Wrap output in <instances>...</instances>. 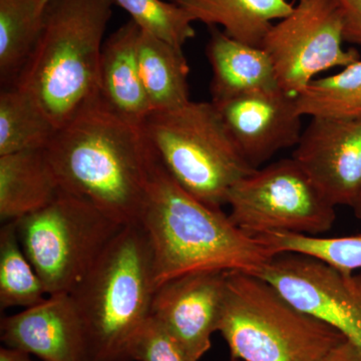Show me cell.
<instances>
[{
    "label": "cell",
    "mask_w": 361,
    "mask_h": 361,
    "mask_svg": "<svg viewBox=\"0 0 361 361\" xmlns=\"http://www.w3.org/2000/svg\"><path fill=\"white\" fill-rule=\"evenodd\" d=\"M137 224L153 251L156 289L169 280L200 271L259 274L276 255L264 240L242 231L221 209L186 191L157 154Z\"/></svg>",
    "instance_id": "7a4b0ae2"
},
{
    "label": "cell",
    "mask_w": 361,
    "mask_h": 361,
    "mask_svg": "<svg viewBox=\"0 0 361 361\" xmlns=\"http://www.w3.org/2000/svg\"><path fill=\"white\" fill-rule=\"evenodd\" d=\"M44 283L18 239L16 221L0 230V308H28L47 298Z\"/></svg>",
    "instance_id": "603a6c76"
},
{
    "label": "cell",
    "mask_w": 361,
    "mask_h": 361,
    "mask_svg": "<svg viewBox=\"0 0 361 361\" xmlns=\"http://www.w3.org/2000/svg\"><path fill=\"white\" fill-rule=\"evenodd\" d=\"M44 8L39 0H0V75L14 82L39 42Z\"/></svg>",
    "instance_id": "44dd1931"
},
{
    "label": "cell",
    "mask_w": 361,
    "mask_h": 361,
    "mask_svg": "<svg viewBox=\"0 0 361 361\" xmlns=\"http://www.w3.org/2000/svg\"><path fill=\"white\" fill-rule=\"evenodd\" d=\"M257 275L361 348V271L344 272L304 254L279 253Z\"/></svg>",
    "instance_id": "30bf717a"
},
{
    "label": "cell",
    "mask_w": 361,
    "mask_h": 361,
    "mask_svg": "<svg viewBox=\"0 0 361 361\" xmlns=\"http://www.w3.org/2000/svg\"><path fill=\"white\" fill-rule=\"evenodd\" d=\"M39 1L40 4H42V7H44V8L45 4H47V2H49V0H39Z\"/></svg>",
    "instance_id": "f546056e"
},
{
    "label": "cell",
    "mask_w": 361,
    "mask_h": 361,
    "mask_svg": "<svg viewBox=\"0 0 361 361\" xmlns=\"http://www.w3.org/2000/svg\"><path fill=\"white\" fill-rule=\"evenodd\" d=\"M210 30L206 54L212 68V103L281 90L274 66L264 49L233 39L217 26H211Z\"/></svg>",
    "instance_id": "2e32d148"
},
{
    "label": "cell",
    "mask_w": 361,
    "mask_h": 361,
    "mask_svg": "<svg viewBox=\"0 0 361 361\" xmlns=\"http://www.w3.org/2000/svg\"><path fill=\"white\" fill-rule=\"evenodd\" d=\"M214 104L252 168H260L278 152L300 141L302 116L295 96L283 90L253 92Z\"/></svg>",
    "instance_id": "4fadbf2b"
},
{
    "label": "cell",
    "mask_w": 361,
    "mask_h": 361,
    "mask_svg": "<svg viewBox=\"0 0 361 361\" xmlns=\"http://www.w3.org/2000/svg\"><path fill=\"white\" fill-rule=\"evenodd\" d=\"M141 28L130 20L111 33L102 49L99 61V97L114 113L141 126L152 113L145 92L137 59Z\"/></svg>",
    "instance_id": "9a60e30c"
},
{
    "label": "cell",
    "mask_w": 361,
    "mask_h": 361,
    "mask_svg": "<svg viewBox=\"0 0 361 361\" xmlns=\"http://www.w3.org/2000/svg\"><path fill=\"white\" fill-rule=\"evenodd\" d=\"M1 341L42 361H94L84 325L68 293L42 302L0 322Z\"/></svg>",
    "instance_id": "5bb4252c"
},
{
    "label": "cell",
    "mask_w": 361,
    "mask_h": 361,
    "mask_svg": "<svg viewBox=\"0 0 361 361\" xmlns=\"http://www.w3.org/2000/svg\"><path fill=\"white\" fill-rule=\"evenodd\" d=\"M63 192L47 149H30L0 156L2 223L37 212Z\"/></svg>",
    "instance_id": "e0dca14e"
},
{
    "label": "cell",
    "mask_w": 361,
    "mask_h": 361,
    "mask_svg": "<svg viewBox=\"0 0 361 361\" xmlns=\"http://www.w3.org/2000/svg\"><path fill=\"white\" fill-rule=\"evenodd\" d=\"M133 361L200 360L190 355L184 346L151 316L135 341Z\"/></svg>",
    "instance_id": "484cf974"
},
{
    "label": "cell",
    "mask_w": 361,
    "mask_h": 361,
    "mask_svg": "<svg viewBox=\"0 0 361 361\" xmlns=\"http://www.w3.org/2000/svg\"><path fill=\"white\" fill-rule=\"evenodd\" d=\"M169 174L206 205L221 209L252 168L212 102L154 111L141 126Z\"/></svg>",
    "instance_id": "8992f818"
},
{
    "label": "cell",
    "mask_w": 361,
    "mask_h": 361,
    "mask_svg": "<svg viewBox=\"0 0 361 361\" xmlns=\"http://www.w3.org/2000/svg\"><path fill=\"white\" fill-rule=\"evenodd\" d=\"M114 0H49L39 42L13 87L58 129L96 103L104 35Z\"/></svg>",
    "instance_id": "3957f363"
},
{
    "label": "cell",
    "mask_w": 361,
    "mask_h": 361,
    "mask_svg": "<svg viewBox=\"0 0 361 361\" xmlns=\"http://www.w3.org/2000/svg\"><path fill=\"white\" fill-rule=\"evenodd\" d=\"M184 8L195 21L222 26L235 40L262 47L273 21L281 20L293 11L287 0H171Z\"/></svg>",
    "instance_id": "ac0fdd59"
},
{
    "label": "cell",
    "mask_w": 361,
    "mask_h": 361,
    "mask_svg": "<svg viewBox=\"0 0 361 361\" xmlns=\"http://www.w3.org/2000/svg\"><path fill=\"white\" fill-rule=\"evenodd\" d=\"M30 353L21 349L8 348H0V361H35Z\"/></svg>",
    "instance_id": "f1b7e54d"
},
{
    "label": "cell",
    "mask_w": 361,
    "mask_h": 361,
    "mask_svg": "<svg viewBox=\"0 0 361 361\" xmlns=\"http://www.w3.org/2000/svg\"><path fill=\"white\" fill-rule=\"evenodd\" d=\"M218 332L230 358L243 361H320L346 341L259 275L242 271H228Z\"/></svg>",
    "instance_id": "5b68a950"
},
{
    "label": "cell",
    "mask_w": 361,
    "mask_h": 361,
    "mask_svg": "<svg viewBox=\"0 0 361 361\" xmlns=\"http://www.w3.org/2000/svg\"><path fill=\"white\" fill-rule=\"evenodd\" d=\"M137 59L152 111L174 110L191 102L190 68L183 49L141 30Z\"/></svg>",
    "instance_id": "d6986e66"
},
{
    "label": "cell",
    "mask_w": 361,
    "mask_h": 361,
    "mask_svg": "<svg viewBox=\"0 0 361 361\" xmlns=\"http://www.w3.org/2000/svg\"><path fill=\"white\" fill-rule=\"evenodd\" d=\"M49 116L18 87L0 94V156L44 149L58 132Z\"/></svg>",
    "instance_id": "ffe728a7"
},
{
    "label": "cell",
    "mask_w": 361,
    "mask_h": 361,
    "mask_svg": "<svg viewBox=\"0 0 361 361\" xmlns=\"http://www.w3.org/2000/svg\"><path fill=\"white\" fill-rule=\"evenodd\" d=\"M343 18L344 40L361 47V0H336Z\"/></svg>",
    "instance_id": "4316f807"
},
{
    "label": "cell",
    "mask_w": 361,
    "mask_h": 361,
    "mask_svg": "<svg viewBox=\"0 0 361 361\" xmlns=\"http://www.w3.org/2000/svg\"><path fill=\"white\" fill-rule=\"evenodd\" d=\"M228 271H200L169 280L156 290L152 304L155 318L200 360L218 331Z\"/></svg>",
    "instance_id": "7c38bea8"
},
{
    "label": "cell",
    "mask_w": 361,
    "mask_h": 361,
    "mask_svg": "<svg viewBox=\"0 0 361 361\" xmlns=\"http://www.w3.org/2000/svg\"><path fill=\"white\" fill-rule=\"evenodd\" d=\"M156 290L148 236L141 225H126L68 293L94 361H133Z\"/></svg>",
    "instance_id": "277c9868"
},
{
    "label": "cell",
    "mask_w": 361,
    "mask_h": 361,
    "mask_svg": "<svg viewBox=\"0 0 361 361\" xmlns=\"http://www.w3.org/2000/svg\"><path fill=\"white\" fill-rule=\"evenodd\" d=\"M292 158L334 206L361 219V118H311Z\"/></svg>",
    "instance_id": "8fae6325"
},
{
    "label": "cell",
    "mask_w": 361,
    "mask_h": 361,
    "mask_svg": "<svg viewBox=\"0 0 361 361\" xmlns=\"http://www.w3.org/2000/svg\"><path fill=\"white\" fill-rule=\"evenodd\" d=\"M45 149L63 191L123 225L139 223L156 159L142 127L99 99L59 129Z\"/></svg>",
    "instance_id": "6da1fadb"
},
{
    "label": "cell",
    "mask_w": 361,
    "mask_h": 361,
    "mask_svg": "<svg viewBox=\"0 0 361 361\" xmlns=\"http://www.w3.org/2000/svg\"><path fill=\"white\" fill-rule=\"evenodd\" d=\"M343 18L336 0H297L293 11L274 23L262 44L280 89L296 96L316 75L360 61L344 49Z\"/></svg>",
    "instance_id": "9c48e42d"
},
{
    "label": "cell",
    "mask_w": 361,
    "mask_h": 361,
    "mask_svg": "<svg viewBox=\"0 0 361 361\" xmlns=\"http://www.w3.org/2000/svg\"><path fill=\"white\" fill-rule=\"evenodd\" d=\"M16 222L21 247L47 296L71 293L126 226L65 191Z\"/></svg>",
    "instance_id": "52a82bcc"
},
{
    "label": "cell",
    "mask_w": 361,
    "mask_h": 361,
    "mask_svg": "<svg viewBox=\"0 0 361 361\" xmlns=\"http://www.w3.org/2000/svg\"><path fill=\"white\" fill-rule=\"evenodd\" d=\"M302 116L329 120L361 118V59L336 75L315 78L295 96Z\"/></svg>",
    "instance_id": "7402d4cb"
},
{
    "label": "cell",
    "mask_w": 361,
    "mask_h": 361,
    "mask_svg": "<svg viewBox=\"0 0 361 361\" xmlns=\"http://www.w3.org/2000/svg\"><path fill=\"white\" fill-rule=\"evenodd\" d=\"M226 205L230 220L251 236H322L336 220V207L293 158L254 170L234 185Z\"/></svg>",
    "instance_id": "ba28073f"
},
{
    "label": "cell",
    "mask_w": 361,
    "mask_h": 361,
    "mask_svg": "<svg viewBox=\"0 0 361 361\" xmlns=\"http://www.w3.org/2000/svg\"><path fill=\"white\" fill-rule=\"evenodd\" d=\"M258 237L276 254H304L344 272L361 271V235L323 237L269 233Z\"/></svg>",
    "instance_id": "cb8c5ba5"
},
{
    "label": "cell",
    "mask_w": 361,
    "mask_h": 361,
    "mask_svg": "<svg viewBox=\"0 0 361 361\" xmlns=\"http://www.w3.org/2000/svg\"><path fill=\"white\" fill-rule=\"evenodd\" d=\"M225 361H243V360H234V358H229V360H225Z\"/></svg>",
    "instance_id": "4dcf8cb0"
},
{
    "label": "cell",
    "mask_w": 361,
    "mask_h": 361,
    "mask_svg": "<svg viewBox=\"0 0 361 361\" xmlns=\"http://www.w3.org/2000/svg\"><path fill=\"white\" fill-rule=\"evenodd\" d=\"M114 2L130 14L142 32L179 49H183V45L196 35L194 20L175 2L163 0H114Z\"/></svg>",
    "instance_id": "d4e9b609"
},
{
    "label": "cell",
    "mask_w": 361,
    "mask_h": 361,
    "mask_svg": "<svg viewBox=\"0 0 361 361\" xmlns=\"http://www.w3.org/2000/svg\"><path fill=\"white\" fill-rule=\"evenodd\" d=\"M320 361H361V348L346 339Z\"/></svg>",
    "instance_id": "83f0119b"
}]
</instances>
